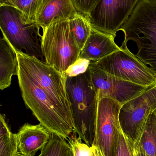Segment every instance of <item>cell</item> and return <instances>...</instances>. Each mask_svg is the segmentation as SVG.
Instances as JSON below:
<instances>
[{
    "label": "cell",
    "instance_id": "6da1fadb",
    "mask_svg": "<svg viewBox=\"0 0 156 156\" xmlns=\"http://www.w3.org/2000/svg\"><path fill=\"white\" fill-rule=\"evenodd\" d=\"M17 76L27 107L50 132L67 140L74 132L72 115L19 67Z\"/></svg>",
    "mask_w": 156,
    "mask_h": 156
},
{
    "label": "cell",
    "instance_id": "7a4b0ae2",
    "mask_svg": "<svg viewBox=\"0 0 156 156\" xmlns=\"http://www.w3.org/2000/svg\"><path fill=\"white\" fill-rule=\"evenodd\" d=\"M66 86L71 105L74 132L84 143L93 146L99 100L89 70L77 76H67Z\"/></svg>",
    "mask_w": 156,
    "mask_h": 156
},
{
    "label": "cell",
    "instance_id": "3957f363",
    "mask_svg": "<svg viewBox=\"0 0 156 156\" xmlns=\"http://www.w3.org/2000/svg\"><path fill=\"white\" fill-rule=\"evenodd\" d=\"M120 30L125 36L121 48L134 41L138 49L135 56L156 74V0H140Z\"/></svg>",
    "mask_w": 156,
    "mask_h": 156
},
{
    "label": "cell",
    "instance_id": "277c9868",
    "mask_svg": "<svg viewBox=\"0 0 156 156\" xmlns=\"http://www.w3.org/2000/svg\"><path fill=\"white\" fill-rule=\"evenodd\" d=\"M0 27L2 35L16 52H23L44 61L43 35L40 33L42 28L36 21L27 23L19 10L11 5H0Z\"/></svg>",
    "mask_w": 156,
    "mask_h": 156
},
{
    "label": "cell",
    "instance_id": "5b68a950",
    "mask_svg": "<svg viewBox=\"0 0 156 156\" xmlns=\"http://www.w3.org/2000/svg\"><path fill=\"white\" fill-rule=\"evenodd\" d=\"M42 49L45 62L66 73L79 58L81 49L70 26L69 20L53 23L43 29Z\"/></svg>",
    "mask_w": 156,
    "mask_h": 156
},
{
    "label": "cell",
    "instance_id": "8992f818",
    "mask_svg": "<svg viewBox=\"0 0 156 156\" xmlns=\"http://www.w3.org/2000/svg\"><path fill=\"white\" fill-rule=\"evenodd\" d=\"M16 52L18 67L72 116L66 86V73H61L45 62L23 52Z\"/></svg>",
    "mask_w": 156,
    "mask_h": 156
},
{
    "label": "cell",
    "instance_id": "52a82bcc",
    "mask_svg": "<svg viewBox=\"0 0 156 156\" xmlns=\"http://www.w3.org/2000/svg\"><path fill=\"white\" fill-rule=\"evenodd\" d=\"M95 63L109 74L125 80L150 88L156 85V73L128 48H121Z\"/></svg>",
    "mask_w": 156,
    "mask_h": 156
},
{
    "label": "cell",
    "instance_id": "ba28073f",
    "mask_svg": "<svg viewBox=\"0 0 156 156\" xmlns=\"http://www.w3.org/2000/svg\"><path fill=\"white\" fill-rule=\"evenodd\" d=\"M140 0H100L87 17L93 29L115 38Z\"/></svg>",
    "mask_w": 156,
    "mask_h": 156
},
{
    "label": "cell",
    "instance_id": "9c48e42d",
    "mask_svg": "<svg viewBox=\"0 0 156 156\" xmlns=\"http://www.w3.org/2000/svg\"><path fill=\"white\" fill-rule=\"evenodd\" d=\"M88 70L99 100L103 98H110L122 105L150 88L109 74L100 68L94 61H91Z\"/></svg>",
    "mask_w": 156,
    "mask_h": 156
},
{
    "label": "cell",
    "instance_id": "30bf717a",
    "mask_svg": "<svg viewBox=\"0 0 156 156\" xmlns=\"http://www.w3.org/2000/svg\"><path fill=\"white\" fill-rule=\"evenodd\" d=\"M122 106L110 98L99 101L93 145L99 147L104 156H115L118 134L122 129L119 117Z\"/></svg>",
    "mask_w": 156,
    "mask_h": 156
},
{
    "label": "cell",
    "instance_id": "8fae6325",
    "mask_svg": "<svg viewBox=\"0 0 156 156\" xmlns=\"http://www.w3.org/2000/svg\"><path fill=\"white\" fill-rule=\"evenodd\" d=\"M156 110V85L122 105L119 120L124 133L135 141Z\"/></svg>",
    "mask_w": 156,
    "mask_h": 156
},
{
    "label": "cell",
    "instance_id": "7c38bea8",
    "mask_svg": "<svg viewBox=\"0 0 156 156\" xmlns=\"http://www.w3.org/2000/svg\"><path fill=\"white\" fill-rule=\"evenodd\" d=\"M16 134L20 156H35L48 143L52 133L41 124L25 123Z\"/></svg>",
    "mask_w": 156,
    "mask_h": 156
},
{
    "label": "cell",
    "instance_id": "4fadbf2b",
    "mask_svg": "<svg viewBox=\"0 0 156 156\" xmlns=\"http://www.w3.org/2000/svg\"><path fill=\"white\" fill-rule=\"evenodd\" d=\"M78 12L72 0H43L36 22L43 29L56 21L69 20Z\"/></svg>",
    "mask_w": 156,
    "mask_h": 156
},
{
    "label": "cell",
    "instance_id": "5bb4252c",
    "mask_svg": "<svg viewBox=\"0 0 156 156\" xmlns=\"http://www.w3.org/2000/svg\"><path fill=\"white\" fill-rule=\"evenodd\" d=\"M114 37L93 29L90 35L81 50L79 58L98 61L121 49Z\"/></svg>",
    "mask_w": 156,
    "mask_h": 156
},
{
    "label": "cell",
    "instance_id": "9a60e30c",
    "mask_svg": "<svg viewBox=\"0 0 156 156\" xmlns=\"http://www.w3.org/2000/svg\"><path fill=\"white\" fill-rule=\"evenodd\" d=\"M16 52L3 35L0 40V89L4 90L12 83V77L18 73Z\"/></svg>",
    "mask_w": 156,
    "mask_h": 156
},
{
    "label": "cell",
    "instance_id": "2e32d148",
    "mask_svg": "<svg viewBox=\"0 0 156 156\" xmlns=\"http://www.w3.org/2000/svg\"><path fill=\"white\" fill-rule=\"evenodd\" d=\"M138 148L147 156H156V114L153 112L141 133L134 142Z\"/></svg>",
    "mask_w": 156,
    "mask_h": 156
},
{
    "label": "cell",
    "instance_id": "e0dca14e",
    "mask_svg": "<svg viewBox=\"0 0 156 156\" xmlns=\"http://www.w3.org/2000/svg\"><path fill=\"white\" fill-rule=\"evenodd\" d=\"M0 156H20L17 134L12 133L5 115L2 114L0 117Z\"/></svg>",
    "mask_w": 156,
    "mask_h": 156
},
{
    "label": "cell",
    "instance_id": "ac0fdd59",
    "mask_svg": "<svg viewBox=\"0 0 156 156\" xmlns=\"http://www.w3.org/2000/svg\"><path fill=\"white\" fill-rule=\"evenodd\" d=\"M70 26L81 50L83 48L92 30L87 16L78 12L69 19Z\"/></svg>",
    "mask_w": 156,
    "mask_h": 156
},
{
    "label": "cell",
    "instance_id": "d6986e66",
    "mask_svg": "<svg viewBox=\"0 0 156 156\" xmlns=\"http://www.w3.org/2000/svg\"><path fill=\"white\" fill-rule=\"evenodd\" d=\"M62 136L52 133L45 146L41 149L38 156H70L72 152L69 143Z\"/></svg>",
    "mask_w": 156,
    "mask_h": 156
},
{
    "label": "cell",
    "instance_id": "ffe728a7",
    "mask_svg": "<svg viewBox=\"0 0 156 156\" xmlns=\"http://www.w3.org/2000/svg\"><path fill=\"white\" fill-rule=\"evenodd\" d=\"M43 0H6L5 5L19 10L23 19L27 23L36 21L37 14Z\"/></svg>",
    "mask_w": 156,
    "mask_h": 156
},
{
    "label": "cell",
    "instance_id": "44dd1931",
    "mask_svg": "<svg viewBox=\"0 0 156 156\" xmlns=\"http://www.w3.org/2000/svg\"><path fill=\"white\" fill-rule=\"evenodd\" d=\"M115 156H136L134 141L124 133L122 128L118 134Z\"/></svg>",
    "mask_w": 156,
    "mask_h": 156
},
{
    "label": "cell",
    "instance_id": "7402d4cb",
    "mask_svg": "<svg viewBox=\"0 0 156 156\" xmlns=\"http://www.w3.org/2000/svg\"><path fill=\"white\" fill-rule=\"evenodd\" d=\"M67 140L71 146L75 156H90L91 147L82 143L81 139L77 137V133H72Z\"/></svg>",
    "mask_w": 156,
    "mask_h": 156
},
{
    "label": "cell",
    "instance_id": "603a6c76",
    "mask_svg": "<svg viewBox=\"0 0 156 156\" xmlns=\"http://www.w3.org/2000/svg\"><path fill=\"white\" fill-rule=\"evenodd\" d=\"M91 61L84 58H79L71 66L66 72V76L75 77L86 72L89 68Z\"/></svg>",
    "mask_w": 156,
    "mask_h": 156
},
{
    "label": "cell",
    "instance_id": "cb8c5ba5",
    "mask_svg": "<svg viewBox=\"0 0 156 156\" xmlns=\"http://www.w3.org/2000/svg\"><path fill=\"white\" fill-rule=\"evenodd\" d=\"M100 0H72L78 12L88 16Z\"/></svg>",
    "mask_w": 156,
    "mask_h": 156
},
{
    "label": "cell",
    "instance_id": "d4e9b609",
    "mask_svg": "<svg viewBox=\"0 0 156 156\" xmlns=\"http://www.w3.org/2000/svg\"><path fill=\"white\" fill-rule=\"evenodd\" d=\"M92 151L90 156H104L99 147L93 145L91 147Z\"/></svg>",
    "mask_w": 156,
    "mask_h": 156
},
{
    "label": "cell",
    "instance_id": "484cf974",
    "mask_svg": "<svg viewBox=\"0 0 156 156\" xmlns=\"http://www.w3.org/2000/svg\"><path fill=\"white\" fill-rule=\"evenodd\" d=\"M136 156H147L144 153L141 151L139 148H136Z\"/></svg>",
    "mask_w": 156,
    "mask_h": 156
},
{
    "label": "cell",
    "instance_id": "4316f807",
    "mask_svg": "<svg viewBox=\"0 0 156 156\" xmlns=\"http://www.w3.org/2000/svg\"><path fill=\"white\" fill-rule=\"evenodd\" d=\"M6 0H0V5H5L6 4Z\"/></svg>",
    "mask_w": 156,
    "mask_h": 156
},
{
    "label": "cell",
    "instance_id": "83f0119b",
    "mask_svg": "<svg viewBox=\"0 0 156 156\" xmlns=\"http://www.w3.org/2000/svg\"><path fill=\"white\" fill-rule=\"evenodd\" d=\"M72 150H73V149H72ZM70 156H75V155H74V153H73V151H72V152H71V154L70 155Z\"/></svg>",
    "mask_w": 156,
    "mask_h": 156
},
{
    "label": "cell",
    "instance_id": "f1b7e54d",
    "mask_svg": "<svg viewBox=\"0 0 156 156\" xmlns=\"http://www.w3.org/2000/svg\"><path fill=\"white\" fill-rule=\"evenodd\" d=\"M154 112H155V113L156 114V110H155V111H154Z\"/></svg>",
    "mask_w": 156,
    "mask_h": 156
}]
</instances>
